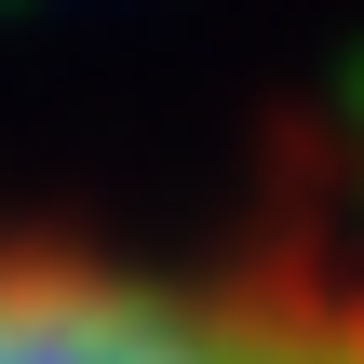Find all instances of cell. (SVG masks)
<instances>
[{
	"mask_svg": "<svg viewBox=\"0 0 364 364\" xmlns=\"http://www.w3.org/2000/svg\"><path fill=\"white\" fill-rule=\"evenodd\" d=\"M0 364H364V270L203 230L0 216Z\"/></svg>",
	"mask_w": 364,
	"mask_h": 364,
	"instance_id": "6da1fadb",
	"label": "cell"
}]
</instances>
